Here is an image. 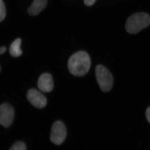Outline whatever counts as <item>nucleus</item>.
I'll return each instance as SVG.
<instances>
[{
	"instance_id": "nucleus-1",
	"label": "nucleus",
	"mask_w": 150,
	"mask_h": 150,
	"mask_svg": "<svg viewBox=\"0 0 150 150\" xmlns=\"http://www.w3.org/2000/svg\"><path fill=\"white\" fill-rule=\"evenodd\" d=\"M91 64V59L88 53L79 51L70 57L68 61V69L72 75L82 76L88 73Z\"/></svg>"
},
{
	"instance_id": "nucleus-2",
	"label": "nucleus",
	"mask_w": 150,
	"mask_h": 150,
	"mask_svg": "<svg viewBox=\"0 0 150 150\" xmlns=\"http://www.w3.org/2000/svg\"><path fill=\"white\" fill-rule=\"evenodd\" d=\"M150 24V16L145 13L134 14L128 18L125 28L130 34L137 33Z\"/></svg>"
},
{
	"instance_id": "nucleus-3",
	"label": "nucleus",
	"mask_w": 150,
	"mask_h": 150,
	"mask_svg": "<svg viewBox=\"0 0 150 150\" xmlns=\"http://www.w3.org/2000/svg\"><path fill=\"white\" fill-rule=\"evenodd\" d=\"M95 75L100 89L105 92L110 91L113 86V78L108 69L102 65H99L96 67Z\"/></svg>"
},
{
	"instance_id": "nucleus-4",
	"label": "nucleus",
	"mask_w": 150,
	"mask_h": 150,
	"mask_svg": "<svg viewBox=\"0 0 150 150\" xmlns=\"http://www.w3.org/2000/svg\"><path fill=\"white\" fill-rule=\"evenodd\" d=\"M67 136V129L64 123L60 120L52 125L50 139L54 144L59 145L64 142Z\"/></svg>"
},
{
	"instance_id": "nucleus-5",
	"label": "nucleus",
	"mask_w": 150,
	"mask_h": 150,
	"mask_svg": "<svg viewBox=\"0 0 150 150\" xmlns=\"http://www.w3.org/2000/svg\"><path fill=\"white\" fill-rule=\"evenodd\" d=\"M14 117L13 108L8 103L0 105V125L4 127H8L12 125Z\"/></svg>"
},
{
	"instance_id": "nucleus-6",
	"label": "nucleus",
	"mask_w": 150,
	"mask_h": 150,
	"mask_svg": "<svg viewBox=\"0 0 150 150\" xmlns=\"http://www.w3.org/2000/svg\"><path fill=\"white\" fill-rule=\"evenodd\" d=\"M27 99L33 106L38 108H42L47 105V99L44 95L35 89L29 90Z\"/></svg>"
},
{
	"instance_id": "nucleus-7",
	"label": "nucleus",
	"mask_w": 150,
	"mask_h": 150,
	"mask_svg": "<svg viewBox=\"0 0 150 150\" xmlns=\"http://www.w3.org/2000/svg\"><path fill=\"white\" fill-rule=\"evenodd\" d=\"M38 87L43 92H49L52 91L54 82L52 75L48 73L41 74L38 79Z\"/></svg>"
},
{
	"instance_id": "nucleus-8",
	"label": "nucleus",
	"mask_w": 150,
	"mask_h": 150,
	"mask_svg": "<svg viewBox=\"0 0 150 150\" xmlns=\"http://www.w3.org/2000/svg\"><path fill=\"white\" fill-rule=\"evenodd\" d=\"M47 0H34L28 9V13L32 16H36L44 10L47 6Z\"/></svg>"
},
{
	"instance_id": "nucleus-9",
	"label": "nucleus",
	"mask_w": 150,
	"mask_h": 150,
	"mask_svg": "<svg viewBox=\"0 0 150 150\" xmlns=\"http://www.w3.org/2000/svg\"><path fill=\"white\" fill-rule=\"evenodd\" d=\"M21 40L20 38H17L11 44L9 52L11 55L14 57H20L22 54V51L20 48Z\"/></svg>"
},
{
	"instance_id": "nucleus-10",
	"label": "nucleus",
	"mask_w": 150,
	"mask_h": 150,
	"mask_svg": "<svg viewBox=\"0 0 150 150\" xmlns=\"http://www.w3.org/2000/svg\"><path fill=\"white\" fill-rule=\"evenodd\" d=\"M9 150H26V147L23 142H18L14 144Z\"/></svg>"
},
{
	"instance_id": "nucleus-11",
	"label": "nucleus",
	"mask_w": 150,
	"mask_h": 150,
	"mask_svg": "<svg viewBox=\"0 0 150 150\" xmlns=\"http://www.w3.org/2000/svg\"><path fill=\"white\" fill-rule=\"evenodd\" d=\"M6 16L5 5L2 0H0V22L4 20Z\"/></svg>"
},
{
	"instance_id": "nucleus-12",
	"label": "nucleus",
	"mask_w": 150,
	"mask_h": 150,
	"mask_svg": "<svg viewBox=\"0 0 150 150\" xmlns=\"http://www.w3.org/2000/svg\"><path fill=\"white\" fill-rule=\"evenodd\" d=\"M84 1V3L86 6H91L95 3L96 0H83Z\"/></svg>"
},
{
	"instance_id": "nucleus-13",
	"label": "nucleus",
	"mask_w": 150,
	"mask_h": 150,
	"mask_svg": "<svg viewBox=\"0 0 150 150\" xmlns=\"http://www.w3.org/2000/svg\"><path fill=\"white\" fill-rule=\"evenodd\" d=\"M146 119L150 124V107L148 108L146 111Z\"/></svg>"
},
{
	"instance_id": "nucleus-14",
	"label": "nucleus",
	"mask_w": 150,
	"mask_h": 150,
	"mask_svg": "<svg viewBox=\"0 0 150 150\" xmlns=\"http://www.w3.org/2000/svg\"><path fill=\"white\" fill-rule=\"evenodd\" d=\"M6 51V47H0V55L4 54Z\"/></svg>"
},
{
	"instance_id": "nucleus-15",
	"label": "nucleus",
	"mask_w": 150,
	"mask_h": 150,
	"mask_svg": "<svg viewBox=\"0 0 150 150\" xmlns=\"http://www.w3.org/2000/svg\"><path fill=\"white\" fill-rule=\"evenodd\" d=\"M0 70H1V68H0Z\"/></svg>"
}]
</instances>
